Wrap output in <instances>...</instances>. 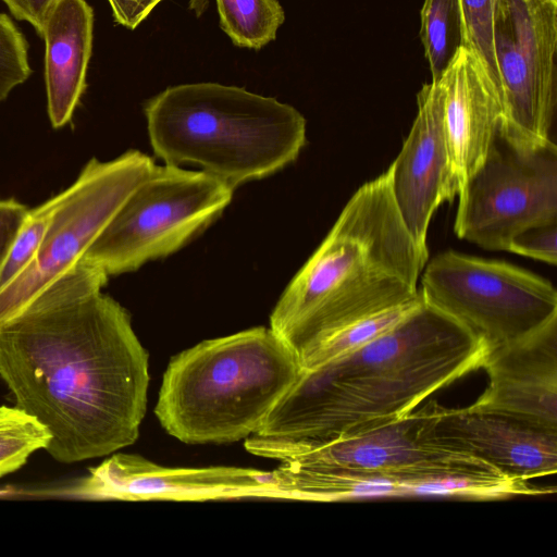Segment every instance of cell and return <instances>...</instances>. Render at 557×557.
<instances>
[{"mask_svg": "<svg viewBox=\"0 0 557 557\" xmlns=\"http://www.w3.org/2000/svg\"><path fill=\"white\" fill-rule=\"evenodd\" d=\"M108 278L81 260L0 325V377L48 429L59 462L134 444L146 413L148 354L126 309L101 292Z\"/></svg>", "mask_w": 557, "mask_h": 557, "instance_id": "obj_1", "label": "cell"}, {"mask_svg": "<svg viewBox=\"0 0 557 557\" xmlns=\"http://www.w3.org/2000/svg\"><path fill=\"white\" fill-rule=\"evenodd\" d=\"M487 351L467 329L423 300L375 339L301 370L256 435L321 444L388 424L482 368Z\"/></svg>", "mask_w": 557, "mask_h": 557, "instance_id": "obj_2", "label": "cell"}, {"mask_svg": "<svg viewBox=\"0 0 557 557\" xmlns=\"http://www.w3.org/2000/svg\"><path fill=\"white\" fill-rule=\"evenodd\" d=\"M429 250L409 234L386 170L348 200L276 302L270 329L299 363L343 330L421 296Z\"/></svg>", "mask_w": 557, "mask_h": 557, "instance_id": "obj_3", "label": "cell"}, {"mask_svg": "<svg viewBox=\"0 0 557 557\" xmlns=\"http://www.w3.org/2000/svg\"><path fill=\"white\" fill-rule=\"evenodd\" d=\"M145 116L164 163L197 165L232 188L285 168L306 144L297 109L236 86H172L146 103Z\"/></svg>", "mask_w": 557, "mask_h": 557, "instance_id": "obj_4", "label": "cell"}, {"mask_svg": "<svg viewBox=\"0 0 557 557\" xmlns=\"http://www.w3.org/2000/svg\"><path fill=\"white\" fill-rule=\"evenodd\" d=\"M300 371L270 327L203 341L171 359L154 413L183 443L237 442L260 431Z\"/></svg>", "mask_w": 557, "mask_h": 557, "instance_id": "obj_5", "label": "cell"}, {"mask_svg": "<svg viewBox=\"0 0 557 557\" xmlns=\"http://www.w3.org/2000/svg\"><path fill=\"white\" fill-rule=\"evenodd\" d=\"M233 191L207 172L166 163L156 165L82 260L110 276L166 257L213 222L232 201Z\"/></svg>", "mask_w": 557, "mask_h": 557, "instance_id": "obj_6", "label": "cell"}, {"mask_svg": "<svg viewBox=\"0 0 557 557\" xmlns=\"http://www.w3.org/2000/svg\"><path fill=\"white\" fill-rule=\"evenodd\" d=\"M425 304L467 329L487 349L524 338L557 319L552 283L510 263L446 251L426 264Z\"/></svg>", "mask_w": 557, "mask_h": 557, "instance_id": "obj_7", "label": "cell"}, {"mask_svg": "<svg viewBox=\"0 0 557 557\" xmlns=\"http://www.w3.org/2000/svg\"><path fill=\"white\" fill-rule=\"evenodd\" d=\"M245 448L293 469L424 480L506 475L492 465L443 446L424 433V409L367 432L321 444L250 436Z\"/></svg>", "mask_w": 557, "mask_h": 557, "instance_id": "obj_8", "label": "cell"}, {"mask_svg": "<svg viewBox=\"0 0 557 557\" xmlns=\"http://www.w3.org/2000/svg\"><path fill=\"white\" fill-rule=\"evenodd\" d=\"M139 150L110 161L90 159L75 182L58 194V205L28 267L0 290V325L84 257L129 194L156 168Z\"/></svg>", "mask_w": 557, "mask_h": 557, "instance_id": "obj_9", "label": "cell"}, {"mask_svg": "<svg viewBox=\"0 0 557 557\" xmlns=\"http://www.w3.org/2000/svg\"><path fill=\"white\" fill-rule=\"evenodd\" d=\"M455 220L458 237L506 250L523 228L557 220V147L525 145L498 128L483 162L465 181Z\"/></svg>", "mask_w": 557, "mask_h": 557, "instance_id": "obj_10", "label": "cell"}, {"mask_svg": "<svg viewBox=\"0 0 557 557\" xmlns=\"http://www.w3.org/2000/svg\"><path fill=\"white\" fill-rule=\"evenodd\" d=\"M494 47L500 133L519 144H553L557 0H498Z\"/></svg>", "mask_w": 557, "mask_h": 557, "instance_id": "obj_11", "label": "cell"}, {"mask_svg": "<svg viewBox=\"0 0 557 557\" xmlns=\"http://www.w3.org/2000/svg\"><path fill=\"white\" fill-rule=\"evenodd\" d=\"M69 493L88 499L126 500L282 497L275 471L230 467L165 468L126 454H114L91 468Z\"/></svg>", "mask_w": 557, "mask_h": 557, "instance_id": "obj_12", "label": "cell"}, {"mask_svg": "<svg viewBox=\"0 0 557 557\" xmlns=\"http://www.w3.org/2000/svg\"><path fill=\"white\" fill-rule=\"evenodd\" d=\"M418 111L397 158L387 169L399 215L414 242L428 250L431 219L444 201L460 191L455 177L443 121V95L437 82L417 95Z\"/></svg>", "mask_w": 557, "mask_h": 557, "instance_id": "obj_13", "label": "cell"}, {"mask_svg": "<svg viewBox=\"0 0 557 557\" xmlns=\"http://www.w3.org/2000/svg\"><path fill=\"white\" fill-rule=\"evenodd\" d=\"M423 409L430 438L508 476L529 481L557 471V430L469 407L445 408L434 400Z\"/></svg>", "mask_w": 557, "mask_h": 557, "instance_id": "obj_14", "label": "cell"}, {"mask_svg": "<svg viewBox=\"0 0 557 557\" xmlns=\"http://www.w3.org/2000/svg\"><path fill=\"white\" fill-rule=\"evenodd\" d=\"M484 393L470 409L557 430V319L517 342L490 349Z\"/></svg>", "mask_w": 557, "mask_h": 557, "instance_id": "obj_15", "label": "cell"}, {"mask_svg": "<svg viewBox=\"0 0 557 557\" xmlns=\"http://www.w3.org/2000/svg\"><path fill=\"white\" fill-rule=\"evenodd\" d=\"M437 83L453 171L461 189L499 128V98L484 64L466 47L457 51Z\"/></svg>", "mask_w": 557, "mask_h": 557, "instance_id": "obj_16", "label": "cell"}, {"mask_svg": "<svg viewBox=\"0 0 557 557\" xmlns=\"http://www.w3.org/2000/svg\"><path fill=\"white\" fill-rule=\"evenodd\" d=\"M94 12L85 0H60L48 15L45 79L48 115L54 128L67 124L86 88Z\"/></svg>", "mask_w": 557, "mask_h": 557, "instance_id": "obj_17", "label": "cell"}, {"mask_svg": "<svg viewBox=\"0 0 557 557\" xmlns=\"http://www.w3.org/2000/svg\"><path fill=\"white\" fill-rule=\"evenodd\" d=\"M420 39L433 82H437L457 51L463 47L459 0H424Z\"/></svg>", "mask_w": 557, "mask_h": 557, "instance_id": "obj_18", "label": "cell"}, {"mask_svg": "<svg viewBox=\"0 0 557 557\" xmlns=\"http://www.w3.org/2000/svg\"><path fill=\"white\" fill-rule=\"evenodd\" d=\"M220 26L238 47L260 49L274 40L285 21L277 0H215Z\"/></svg>", "mask_w": 557, "mask_h": 557, "instance_id": "obj_19", "label": "cell"}, {"mask_svg": "<svg viewBox=\"0 0 557 557\" xmlns=\"http://www.w3.org/2000/svg\"><path fill=\"white\" fill-rule=\"evenodd\" d=\"M50 441V432L37 419L16 406H0V478L18 470Z\"/></svg>", "mask_w": 557, "mask_h": 557, "instance_id": "obj_20", "label": "cell"}, {"mask_svg": "<svg viewBox=\"0 0 557 557\" xmlns=\"http://www.w3.org/2000/svg\"><path fill=\"white\" fill-rule=\"evenodd\" d=\"M459 4L463 24V47L482 61L499 98L500 79L494 47V21L498 0H459Z\"/></svg>", "mask_w": 557, "mask_h": 557, "instance_id": "obj_21", "label": "cell"}, {"mask_svg": "<svg viewBox=\"0 0 557 557\" xmlns=\"http://www.w3.org/2000/svg\"><path fill=\"white\" fill-rule=\"evenodd\" d=\"M58 195L29 210L0 268V290L14 281L36 256L58 205Z\"/></svg>", "mask_w": 557, "mask_h": 557, "instance_id": "obj_22", "label": "cell"}, {"mask_svg": "<svg viewBox=\"0 0 557 557\" xmlns=\"http://www.w3.org/2000/svg\"><path fill=\"white\" fill-rule=\"evenodd\" d=\"M28 45L21 30L0 13V101L30 75Z\"/></svg>", "mask_w": 557, "mask_h": 557, "instance_id": "obj_23", "label": "cell"}, {"mask_svg": "<svg viewBox=\"0 0 557 557\" xmlns=\"http://www.w3.org/2000/svg\"><path fill=\"white\" fill-rule=\"evenodd\" d=\"M506 250L555 265L557 263V220L523 228L510 238Z\"/></svg>", "mask_w": 557, "mask_h": 557, "instance_id": "obj_24", "label": "cell"}, {"mask_svg": "<svg viewBox=\"0 0 557 557\" xmlns=\"http://www.w3.org/2000/svg\"><path fill=\"white\" fill-rule=\"evenodd\" d=\"M29 209L11 198L0 200V268L23 225Z\"/></svg>", "mask_w": 557, "mask_h": 557, "instance_id": "obj_25", "label": "cell"}, {"mask_svg": "<svg viewBox=\"0 0 557 557\" xmlns=\"http://www.w3.org/2000/svg\"><path fill=\"white\" fill-rule=\"evenodd\" d=\"M60 0H3L18 21H27L41 36L46 20Z\"/></svg>", "mask_w": 557, "mask_h": 557, "instance_id": "obj_26", "label": "cell"}, {"mask_svg": "<svg viewBox=\"0 0 557 557\" xmlns=\"http://www.w3.org/2000/svg\"><path fill=\"white\" fill-rule=\"evenodd\" d=\"M116 23L136 28L162 0H108Z\"/></svg>", "mask_w": 557, "mask_h": 557, "instance_id": "obj_27", "label": "cell"}]
</instances>
